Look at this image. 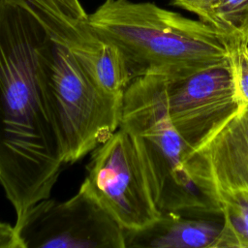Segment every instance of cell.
<instances>
[{"mask_svg": "<svg viewBox=\"0 0 248 248\" xmlns=\"http://www.w3.org/2000/svg\"><path fill=\"white\" fill-rule=\"evenodd\" d=\"M46 32L26 0H0V184L19 225L66 164L39 53Z\"/></svg>", "mask_w": 248, "mask_h": 248, "instance_id": "cell-1", "label": "cell"}, {"mask_svg": "<svg viewBox=\"0 0 248 248\" xmlns=\"http://www.w3.org/2000/svg\"><path fill=\"white\" fill-rule=\"evenodd\" d=\"M87 22L121 53L132 79L147 75L185 77L230 64L240 42L201 19L152 2L105 0Z\"/></svg>", "mask_w": 248, "mask_h": 248, "instance_id": "cell-2", "label": "cell"}, {"mask_svg": "<svg viewBox=\"0 0 248 248\" xmlns=\"http://www.w3.org/2000/svg\"><path fill=\"white\" fill-rule=\"evenodd\" d=\"M39 71L65 162L74 164L119 128L123 97L106 92L74 52L47 33Z\"/></svg>", "mask_w": 248, "mask_h": 248, "instance_id": "cell-3", "label": "cell"}, {"mask_svg": "<svg viewBox=\"0 0 248 248\" xmlns=\"http://www.w3.org/2000/svg\"><path fill=\"white\" fill-rule=\"evenodd\" d=\"M119 128L136 145L165 201V213L185 207L210 210L185 170L186 146L166 108L163 76H142L130 82L123 95Z\"/></svg>", "mask_w": 248, "mask_h": 248, "instance_id": "cell-4", "label": "cell"}, {"mask_svg": "<svg viewBox=\"0 0 248 248\" xmlns=\"http://www.w3.org/2000/svg\"><path fill=\"white\" fill-rule=\"evenodd\" d=\"M85 181L123 230L138 231L164 214L150 174L130 136L118 128L93 151Z\"/></svg>", "mask_w": 248, "mask_h": 248, "instance_id": "cell-5", "label": "cell"}, {"mask_svg": "<svg viewBox=\"0 0 248 248\" xmlns=\"http://www.w3.org/2000/svg\"><path fill=\"white\" fill-rule=\"evenodd\" d=\"M15 227L25 248H125L123 228L85 180L66 201H39Z\"/></svg>", "mask_w": 248, "mask_h": 248, "instance_id": "cell-6", "label": "cell"}, {"mask_svg": "<svg viewBox=\"0 0 248 248\" xmlns=\"http://www.w3.org/2000/svg\"><path fill=\"white\" fill-rule=\"evenodd\" d=\"M163 95L186 151L202 143L239 111L230 64L185 77L163 76Z\"/></svg>", "mask_w": 248, "mask_h": 248, "instance_id": "cell-7", "label": "cell"}, {"mask_svg": "<svg viewBox=\"0 0 248 248\" xmlns=\"http://www.w3.org/2000/svg\"><path fill=\"white\" fill-rule=\"evenodd\" d=\"M182 161L211 210L218 212L227 197L248 199V108L186 151Z\"/></svg>", "mask_w": 248, "mask_h": 248, "instance_id": "cell-8", "label": "cell"}, {"mask_svg": "<svg viewBox=\"0 0 248 248\" xmlns=\"http://www.w3.org/2000/svg\"><path fill=\"white\" fill-rule=\"evenodd\" d=\"M223 223L182 219L168 212L153 225L138 231L124 230L125 248H214Z\"/></svg>", "mask_w": 248, "mask_h": 248, "instance_id": "cell-9", "label": "cell"}, {"mask_svg": "<svg viewBox=\"0 0 248 248\" xmlns=\"http://www.w3.org/2000/svg\"><path fill=\"white\" fill-rule=\"evenodd\" d=\"M223 216L221 232L214 248H248V199L231 196L218 203Z\"/></svg>", "mask_w": 248, "mask_h": 248, "instance_id": "cell-10", "label": "cell"}, {"mask_svg": "<svg viewBox=\"0 0 248 248\" xmlns=\"http://www.w3.org/2000/svg\"><path fill=\"white\" fill-rule=\"evenodd\" d=\"M206 23L248 44V0H219Z\"/></svg>", "mask_w": 248, "mask_h": 248, "instance_id": "cell-11", "label": "cell"}, {"mask_svg": "<svg viewBox=\"0 0 248 248\" xmlns=\"http://www.w3.org/2000/svg\"><path fill=\"white\" fill-rule=\"evenodd\" d=\"M230 68L239 111H244L248 108V44H235L230 58Z\"/></svg>", "mask_w": 248, "mask_h": 248, "instance_id": "cell-12", "label": "cell"}, {"mask_svg": "<svg viewBox=\"0 0 248 248\" xmlns=\"http://www.w3.org/2000/svg\"><path fill=\"white\" fill-rule=\"evenodd\" d=\"M53 12L72 16L75 18H87L88 14L85 12L79 0H34Z\"/></svg>", "mask_w": 248, "mask_h": 248, "instance_id": "cell-13", "label": "cell"}, {"mask_svg": "<svg viewBox=\"0 0 248 248\" xmlns=\"http://www.w3.org/2000/svg\"><path fill=\"white\" fill-rule=\"evenodd\" d=\"M218 2L219 0H171L173 6L195 14L204 22L207 21L212 9Z\"/></svg>", "mask_w": 248, "mask_h": 248, "instance_id": "cell-14", "label": "cell"}, {"mask_svg": "<svg viewBox=\"0 0 248 248\" xmlns=\"http://www.w3.org/2000/svg\"><path fill=\"white\" fill-rule=\"evenodd\" d=\"M0 248H25L15 226L0 221Z\"/></svg>", "mask_w": 248, "mask_h": 248, "instance_id": "cell-15", "label": "cell"}, {"mask_svg": "<svg viewBox=\"0 0 248 248\" xmlns=\"http://www.w3.org/2000/svg\"><path fill=\"white\" fill-rule=\"evenodd\" d=\"M0 176H1V170H0Z\"/></svg>", "mask_w": 248, "mask_h": 248, "instance_id": "cell-16", "label": "cell"}]
</instances>
